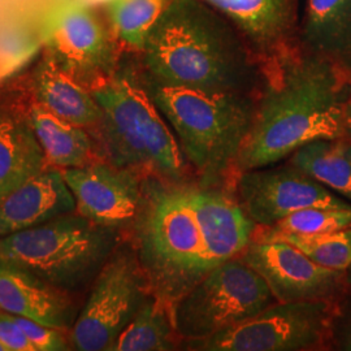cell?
Here are the masks:
<instances>
[{
	"instance_id": "6da1fadb",
	"label": "cell",
	"mask_w": 351,
	"mask_h": 351,
	"mask_svg": "<svg viewBox=\"0 0 351 351\" xmlns=\"http://www.w3.org/2000/svg\"><path fill=\"white\" fill-rule=\"evenodd\" d=\"M132 224L149 291L171 304L241 255L258 226L241 207L233 182L206 184L194 176L143 177Z\"/></svg>"
},
{
	"instance_id": "7a4b0ae2",
	"label": "cell",
	"mask_w": 351,
	"mask_h": 351,
	"mask_svg": "<svg viewBox=\"0 0 351 351\" xmlns=\"http://www.w3.org/2000/svg\"><path fill=\"white\" fill-rule=\"evenodd\" d=\"M351 75L298 43L262 64L255 112L234 176L275 165L316 139L343 137Z\"/></svg>"
},
{
	"instance_id": "3957f363",
	"label": "cell",
	"mask_w": 351,
	"mask_h": 351,
	"mask_svg": "<svg viewBox=\"0 0 351 351\" xmlns=\"http://www.w3.org/2000/svg\"><path fill=\"white\" fill-rule=\"evenodd\" d=\"M141 55L145 75L160 85L256 95L262 84L245 39L203 0H172Z\"/></svg>"
},
{
	"instance_id": "277c9868",
	"label": "cell",
	"mask_w": 351,
	"mask_h": 351,
	"mask_svg": "<svg viewBox=\"0 0 351 351\" xmlns=\"http://www.w3.org/2000/svg\"><path fill=\"white\" fill-rule=\"evenodd\" d=\"M142 82L167 123L195 178L233 182L234 164L250 132L255 95L167 86L146 75Z\"/></svg>"
},
{
	"instance_id": "5b68a950",
	"label": "cell",
	"mask_w": 351,
	"mask_h": 351,
	"mask_svg": "<svg viewBox=\"0 0 351 351\" xmlns=\"http://www.w3.org/2000/svg\"><path fill=\"white\" fill-rule=\"evenodd\" d=\"M88 88L101 107L98 126L110 163L142 177L182 180L194 176L142 78L129 71H116Z\"/></svg>"
},
{
	"instance_id": "8992f818",
	"label": "cell",
	"mask_w": 351,
	"mask_h": 351,
	"mask_svg": "<svg viewBox=\"0 0 351 351\" xmlns=\"http://www.w3.org/2000/svg\"><path fill=\"white\" fill-rule=\"evenodd\" d=\"M113 230L68 213L0 237V259L53 287L75 285L107 262L116 243Z\"/></svg>"
},
{
	"instance_id": "52a82bcc",
	"label": "cell",
	"mask_w": 351,
	"mask_h": 351,
	"mask_svg": "<svg viewBox=\"0 0 351 351\" xmlns=\"http://www.w3.org/2000/svg\"><path fill=\"white\" fill-rule=\"evenodd\" d=\"M263 277L241 256L213 269L173 304L181 341H201L239 326L276 303Z\"/></svg>"
},
{
	"instance_id": "ba28073f",
	"label": "cell",
	"mask_w": 351,
	"mask_h": 351,
	"mask_svg": "<svg viewBox=\"0 0 351 351\" xmlns=\"http://www.w3.org/2000/svg\"><path fill=\"white\" fill-rule=\"evenodd\" d=\"M336 307L335 301L276 302L213 337L182 342L189 350H320L332 339Z\"/></svg>"
},
{
	"instance_id": "9c48e42d",
	"label": "cell",
	"mask_w": 351,
	"mask_h": 351,
	"mask_svg": "<svg viewBox=\"0 0 351 351\" xmlns=\"http://www.w3.org/2000/svg\"><path fill=\"white\" fill-rule=\"evenodd\" d=\"M150 293L137 255L114 254L101 268L82 313L75 320L72 339L81 351L112 350L116 339Z\"/></svg>"
},
{
	"instance_id": "30bf717a",
	"label": "cell",
	"mask_w": 351,
	"mask_h": 351,
	"mask_svg": "<svg viewBox=\"0 0 351 351\" xmlns=\"http://www.w3.org/2000/svg\"><path fill=\"white\" fill-rule=\"evenodd\" d=\"M42 38L47 50L66 72L86 82L117 71L119 46L108 20L86 4L69 3L49 14Z\"/></svg>"
},
{
	"instance_id": "8fae6325",
	"label": "cell",
	"mask_w": 351,
	"mask_h": 351,
	"mask_svg": "<svg viewBox=\"0 0 351 351\" xmlns=\"http://www.w3.org/2000/svg\"><path fill=\"white\" fill-rule=\"evenodd\" d=\"M233 186L243 211L263 228L307 207L351 208V203L290 163L239 172L233 178Z\"/></svg>"
},
{
	"instance_id": "7c38bea8",
	"label": "cell",
	"mask_w": 351,
	"mask_h": 351,
	"mask_svg": "<svg viewBox=\"0 0 351 351\" xmlns=\"http://www.w3.org/2000/svg\"><path fill=\"white\" fill-rule=\"evenodd\" d=\"M263 277L277 302L336 301L346 271L326 268L278 239H252L239 255Z\"/></svg>"
},
{
	"instance_id": "4fadbf2b",
	"label": "cell",
	"mask_w": 351,
	"mask_h": 351,
	"mask_svg": "<svg viewBox=\"0 0 351 351\" xmlns=\"http://www.w3.org/2000/svg\"><path fill=\"white\" fill-rule=\"evenodd\" d=\"M75 199V210L98 226L132 224L138 211L143 177L110 162L63 169Z\"/></svg>"
},
{
	"instance_id": "5bb4252c",
	"label": "cell",
	"mask_w": 351,
	"mask_h": 351,
	"mask_svg": "<svg viewBox=\"0 0 351 351\" xmlns=\"http://www.w3.org/2000/svg\"><path fill=\"white\" fill-rule=\"evenodd\" d=\"M245 39L261 65L300 40L298 0H203Z\"/></svg>"
},
{
	"instance_id": "9a60e30c",
	"label": "cell",
	"mask_w": 351,
	"mask_h": 351,
	"mask_svg": "<svg viewBox=\"0 0 351 351\" xmlns=\"http://www.w3.org/2000/svg\"><path fill=\"white\" fill-rule=\"evenodd\" d=\"M75 199L63 171H43L14 189L0 203V237L72 213Z\"/></svg>"
},
{
	"instance_id": "2e32d148",
	"label": "cell",
	"mask_w": 351,
	"mask_h": 351,
	"mask_svg": "<svg viewBox=\"0 0 351 351\" xmlns=\"http://www.w3.org/2000/svg\"><path fill=\"white\" fill-rule=\"evenodd\" d=\"M71 300L58 287L0 259V310L62 329L71 317Z\"/></svg>"
},
{
	"instance_id": "e0dca14e",
	"label": "cell",
	"mask_w": 351,
	"mask_h": 351,
	"mask_svg": "<svg viewBox=\"0 0 351 351\" xmlns=\"http://www.w3.org/2000/svg\"><path fill=\"white\" fill-rule=\"evenodd\" d=\"M34 98L49 111L75 125L98 126L101 110L90 88L66 72L49 51L33 77Z\"/></svg>"
},
{
	"instance_id": "ac0fdd59",
	"label": "cell",
	"mask_w": 351,
	"mask_h": 351,
	"mask_svg": "<svg viewBox=\"0 0 351 351\" xmlns=\"http://www.w3.org/2000/svg\"><path fill=\"white\" fill-rule=\"evenodd\" d=\"M298 40L351 75V0H306Z\"/></svg>"
},
{
	"instance_id": "d6986e66",
	"label": "cell",
	"mask_w": 351,
	"mask_h": 351,
	"mask_svg": "<svg viewBox=\"0 0 351 351\" xmlns=\"http://www.w3.org/2000/svg\"><path fill=\"white\" fill-rule=\"evenodd\" d=\"M46 162L26 120L0 111V203L14 189L43 172Z\"/></svg>"
},
{
	"instance_id": "ffe728a7",
	"label": "cell",
	"mask_w": 351,
	"mask_h": 351,
	"mask_svg": "<svg viewBox=\"0 0 351 351\" xmlns=\"http://www.w3.org/2000/svg\"><path fill=\"white\" fill-rule=\"evenodd\" d=\"M26 123L33 129L49 163L69 169L93 163V142L82 126L53 114L34 98Z\"/></svg>"
},
{
	"instance_id": "44dd1931",
	"label": "cell",
	"mask_w": 351,
	"mask_h": 351,
	"mask_svg": "<svg viewBox=\"0 0 351 351\" xmlns=\"http://www.w3.org/2000/svg\"><path fill=\"white\" fill-rule=\"evenodd\" d=\"M180 341L173 319V304L151 294L120 333L112 350H176Z\"/></svg>"
},
{
	"instance_id": "7402d4cb",
	"label": "cell",
	"mask_w": 351,
	"mask_h": 351,
	"mask_svg": "<svg viewBox=\"0 0 351 351\" xmlns=\"http://www.w3.org/2000/svg\"><path fill=\"white\" fill-rule=\"evenodd\" d=\"M289 163L351 202V141L316 139L290 155Z\"/></svg>"
},
{
	"instance_id": "603a6c76",
	"label": "cell",
	"mask_w": 351,
	"mask_h": 351,
	"mask_svg": "<svg viewBox=\"0 0 351 351\" xmlns=\"http://www.w3.org/2000/svg\"><path fill=\"white\" fill-rule=\"evenodd\" d=\"M171 3L172 0H106L104 8L120 46L141 53L151 29Z\"/></svg>"
},
{
	"instance_id": "cb8c5ba5",
	"label": "cell",
	"mask_w": 351,
	"mask_h": 351,
	"mask_svg": "<svg viewBox=\"0 0 351 351\" xmlns=\"http://www.w3.org/2000/svg\"><path fill=\"white\" fill-rule=\"evenodd\" d=\"M254 239H278L288 242L326 268L346 271L351 265V226L317 234L265 233L256 226Z\"/></svg>"
},
{
	"instance_id": "d4e9b609",
	"label": "cell",
	"mask_w": 351,
	"mask_h": 351,
	"mask_svg": "<svg viewBox=\"0 0 351 351\" xmlns=\"http://www.w3.org/2000/svg\"><path fill=\"white\" fill-rule=\"evenodd\" d=\"M349 226H351V208L339 210L326 207H307L290 213L275 226L268 228L262 226V230L265 233L317 234L341 230Z\"/></svg>"
},
{
	"instance_id": "484cf974",
	"label": "cell",
	"mask_w": 351,
	"mask_h": 351,
	"mask_svg": "<svg viewBox=\"0 0 351 351\" xmlns=\"http://www.w3.org/2000/svg\"><path fill=\"white\" fill-rule=\"evenodd\" d=\"M40 38L29 27L10 21L0 25V80L17 71L38 50Z\"/></svg>"
},
{
	"instance_id": "4316f807",
	"label": "cell",
	"mask_w": 351,
	"mask_h": 351,
	"mask_svg": "<svg viewBox=\"0 0 351 351\" xmlns=\"http://www.w3.org/2000/svg\"><path fill=\"white\" fill-rule=\"evenodd\" d=\"M14 316L16 323L24 330L26 337L32 342L36 351L68 350V345L64 339L60 329L45 326L24 316Z\"/></svg>"
},
{
	"instance_id": "83f0119b",
	"label": "cell",
	"mask_w": 351,
	"mask_h": 351,
	"mask_svg": "<svg viewBox=\"0 0 351 351\" xmlns=\"http://www.w3.org/2000/svg\"><path fill=\"white\" fill-rule=\"evenodd\" d=\"M0 341L8 351H36L24 330L16 323L14 316L4 311L0 313Z\"/></svg>"
},
{
	"instance_id": "f1b7e54d",
	"label": "cell",
	"mask_w": 351,
	"mask_h": 351,
	"mask_svg": "<svg viewBox=\"0 0 351 351\" xmlns=\"http://www.w3.org/2000/svg\"><path fill=\"white\" fill-rule=\"evenodd\" d=\"M332 339H336L341 350L351 351V308L345 313L336 307L332 323Z\"/></svg>"
},
{
	"instance_id": "f546056e",
	"label": "cell",
	"mask_w": 351,
	"mask_h": 351,
	"mask_svg": "<svg viewBox=\"0 0 351 351\" xmlns=\"http://www.w3.org/2000/svg\"><path fill=\"white\" fill-rule=\"evenodd\" d=\"M343 137L350 139L351 141V97L348 106H346V111H345V128H343Z\"/></svg>"
},
{
	"instance_id": "4dcf8cb0",
	"label": "cell",
	"mask_w": 351,
	"mask_h": 351,
	"mask_svg": "<svg viewBox=\"0 0 351 351\" xmlns=\"http://www.w3.org/2000/svg\"><path fill=\"white\" fill-rule=\"evenodd\" d=\"M346 281H348V285L351 287V265L346 269Z\"/></svg>"
},
{
	"instance_id": "1f68e13d",
	"label": "cell",
	"mask_w": 351,
	"mask_h": 351,
	"mask_svg": "<svg viewBox=\"0 0 351 351\" xmlns=\"http://www.w3.org/2000/svg\"><path fill=\"white\" fill-rule=\"evenodd\" d=\"M0 351H8V349L5 348V345L1 341H0Z\"/></svg>"
}]
</instances>
